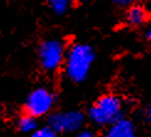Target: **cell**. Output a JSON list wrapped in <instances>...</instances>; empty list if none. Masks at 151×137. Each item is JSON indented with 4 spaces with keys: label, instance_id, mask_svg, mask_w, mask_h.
I'll return each instance as SVG.
<instances>
[{
    "label": "cell",
    "instance_id": "cell-1",
    "mask_svg": "<svg viewBox=\"0 0 151 137\" xmlns=\"http://www.w3.org/2000/svg\"><path fill=\"white\" fill-rule=\"evenodd\" d=\"M97 58V52L91 43L76 42L67 47L63 72L66 78L73 84H82L88 79Z\"/></svg>",
    "mask_w": 151,
    "mask_h": 137
},
{
    "label": "cell",
    "instance_id": "cell-2",
    "mask_svg": "<svg viewBox=\"0 0 151 137\" xmlns=\"http://www.w3.org/2000/svg\"><path fill=\"white\" fill-rule=\"evenodd\" d=\"M125 100L116 93H103L87 110V120L97 127H109L125 117Z\"/></svg>",
    "mask_w": 151,
    "mask_h": 137
},
{
    "label": "cell",
    "instance_id": "cell-3",
    "mask_svg": "<svg viewBox=\"0 0 151 137\" xmlns=\"http://www.w3.org/2000/svg\"><path fill=\"white\" fill-rule=\"evenodd\" d=\"M67 46L57 37L43 39L37 47L39 66L45 73H56L63 67Z\"/></svg>",
    "mask_w": 151,
    "mask_h": 137
},
{
    "label": "cell",
    "instance_id": "cell-4",
    "mask_svg": "<svg viewBox=\"0 0 151 137\" xmlns=\"http://www.w3.org/2000/svg\"><path fill=\"white\" fill-rule=\"evenodd\" d=\"M57 98L56 94L46 86H37L31 90L22 104V113L35 117H47L53 111Z\"/></svg>",
    "mask_w": 151,
    "mask_h": 137
},
{
    "label": "cell",
    "instance_id": "cell-5",
    "mask_svg": "<svg viewBox=\"0 0 151 137\" xmlns=\"http://www.w3.org/2000/svg\"><path fill=\"white\" fill-rule=\"evenodd\" d=\"M46 125L51 127L57 135L77 133L84 128L87 116L82 110L68 109L52 111L46 117Z\"/></svg>",
    "mask_w": 151,
    "mask_h": 137
},
{
    "label": "cell",
    "instance_id": "cell-6",
    "mask_svg": "<svg viewBox=\"0 0 151 137\" xmlns=\"http://www.w3.org/2000/svg\"><path fill=\"white\" fill-rule=\"evenodd\" d=\"M151 21V12L145 5L134 3L124 11V22L131 29H141Z\"/></svg>",
    "mask_w": 151,
    "mask_h": 137
},
{
    "label": "cell",
    "instance_id": "cell-7",
    "mask_svg": "<svg viewBox=\"0 0 151 137\" xmlns=\"http://www.w3.org/2000/svg\"><path fill=\"white\" fill-rule=\"evenodd\" d=\"M104 135L106 137H137V126L134 120L125 116L106 127Z\"/></svg>",
    "mask_w": 151,
    "mask_h": 137
},
{
    "label": "cell",
    "instance_id": "cell-8",
    "mask_svg": "<svg viewBox=\"0 0 151 137\" xmlns=\"http://www.w3.org/2000/svg\"><path fill=\"white\" fill-rule=\"evenodd\" d=\"M15 127L19 132L31 135L37 127H39V120L35 119L32 116H30V115L21 113L17 116V119L15 121Z\"/></svg>",
    "mask_w": 151,
    "mask_h": 137
},
{
    "label": "cell",
    "instance_id": "cell-9",
    "mask_svg": "<svg viewBox=\"0 0 151 137\" xmlns=\"http://www.w3.org/2000/svg\"><path fill=\"white\" fill-rule=\"evenodd\" d=\"M48 9L56 16H65L72 8V1L70 0H50L47 1Z\"/></svg>",
    "mask_w": 151,
    "mask_h": 137
},
{
    "label": "cell",
    "instance_id": "cell-10",
    "mask_svg": "<svg viewBox=\"0 0 151 137\" xmlns=\"http://www.w3.org/2000/svg\"><path fill=\"white\" fill-rule=\"evenodd\" d=\"M58 136L60 135H57L51 127L47 126V125L39 126L30 135V137H58Z\"/></svg>",
    "mask_w": 151,
    "mask_h": 137
},
{
    "label": "cell",
    "instance_id": "cell-11",
    "mask_svg": "<svg viewBox=\"0 0 151 137\" xmlns=\"http://www.w3.org/2000/svg\"><path fill=\"white\" fill-rule=\"evenodd\" d=\"M141 119L144 122L151 123V103L146 104L141 110Z\"/></svg>",
    "mask_w": 151,
    "mask_h": 137
},
{
    "label": "cell",
    "instance_id": "cell-12",
    "mask_svg": "<svg viewBox=\"0 0 151 137\" xmlns=\"http://www.w3.org/2000/svg\"><path fill=\"white\" fill-rule=\"evenodd\" d=\"M135 1H131V0H114L113 1V4H114L115 6H118V8L120 9H124V11L127 10L129 6H131Z\"/></svg>",
    "mask_w": 151,
    "mask_h": 137
},
{
    "label": "cell",
    "instance_id": "cell-13",
    "mask_svg": "<svg viewBox=\"0 0 151 137\" xmlns=\"http://www.w3.org/2000/svg\"><path fill=\"white\" fill-rule=\"evenodd\" d=\"M74 137H97V135H96V132H94L93 130L84 127L83 130H81L79 132L76 133Z\"/></svg>",
    "mask_w": 151,
    "mask_h": 137
},
{
    "label": "cell",
    "instance_id": "cell-14",
    "mask_svg": "<svg viewBox=\"0 0 151 137\" xmlns=\"http://www.w3.org/2000/svg\"><path fill=\"white\" fill-rule=\"evenodd\" d=\"M144 39L151 43V27H147L145 30V32H144Z\"/></svg>",
    "mask_w": 151,
    "mask_h": 137
},
{
    "label": "cell",
    "instance_id": "cell-15",
    "mask_svg": "<svg viewBox=\"0 0 151 137\" xmlns=\"http://www.w3.org/2000/svg\"><path fill=\"white\" fill-rule=\"evenodd\" d=\"M97 137H106V136H105V135L103 133V135H100V136H97Z\"/></svg>",
    "mask_w": 151,
    "mask_h": 137
}]
</instances>
